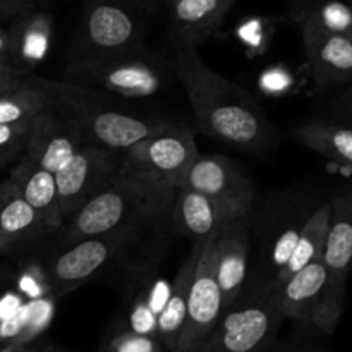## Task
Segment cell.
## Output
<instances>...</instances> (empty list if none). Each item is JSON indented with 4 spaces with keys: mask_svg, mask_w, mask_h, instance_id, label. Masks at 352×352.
Wrapping results in <instances>:
<instances>
[{
    "mask_svg": "<svg viewBox=\"0 0 352 352\" xmlns=\"http://www.w3.org/2000/svg\"><path fill=\"white\" fill-rule=\"evenodd\" d=\"M9 69H12L10 67L9 31H6L3 28H0V71H9Z\"/></svg>",
    "mask_w": 352,
    "mask_h": 352,
    "instance_id": "cell-32",
    "label": "cell"
},
{
    "mask_svg": "<svg viewBox=\"0 0 352 352\" xmlns=\"http://www.w3.org/2000/svg\"><path fill=\"white\" fill-rule=\"evenodd\" d=\"M172 71L191 102L201 133L248 151L272 143L274 127L256 100L213 71L195 47H177Z\"/></svg>",
    "mask_w": 352,
    "mask_h": 352,
    "instance_id": "cell-1",
    "label": "cell"
},
{
    "mask_svg": "<svg viewBox=\"0 0 352 352\" xmlns=\"http://www.w3.org/2000/svg\"><path fill=\"white\" fill-rule=\"evenodd\" d=\"M177 189L141 172H119L71 220L67 243L110 232H136L167 215Z\"/></svg>",
    "mask_w": 352,
    "mask_h": 352,
    "instance_id": "cell-2",
    "label": "cell"
},
{
    "mask_svg": "<svg viewBox=\"0 0 352 352\" xmlns=\"http://www.w3.org/2000/svg\"><path fill=\"white\" fill-rule=\"evenodd\" d=\"M170 215L179 232L192 239L195 246H199L215 239L227 222L250 213L222 205L191 189H177Z\"/></svg>",
    "mask_w": 352,
    "mask_h": 352,
    "instance_id": "cell-16",
    "label": "cell"
},
{
    "mask_svg": "<svg viewBox=\"0 0 352 352\" xmlns=\"http://www.w3.org/2000/svg\"><path fill=\"white\" fill-rule=\"evenodd\" d=\"M306 65L320 89H336L352 82V41L301 23Z\"/></svg>",
    "mask_w": 352,
    "mask_h": 352,
    "instance_id": "cell-14",
    "label": "cell"
},
{
    "mask_svg": "<svg viewBox=\"0 0 352 352\" xmlns=\"http://www.w3.org/2000/svg\"><path fill=\"white\" fill-rule=\"evenodd\" d=\"M45 229V223L24 201L16 186L9 179L3 181L0 184V254L10 253L17 244Z\"/></svg>",
    "mask_w": 352,
    "mask_h": 352,
    "instance_id": "cell-21",
    "label": "cell"
},
{
    "mask_svg": "<svg viewBox=\"0 0 352 352\" xmlns=\"http://www.w3.org/2000/svg\"><path fill=\"white\" fill-rule=\"evenodd\" d=\"M168 3H174V2H177V0H167Z\"/></svg>",
    "mask_w": 352,
    "mask_h": 352,
    "instance_id": "cell-35",
    "label": "cell"
},
{
    "mask_svg": "<svg viewBox=\"0 0 352 352\" xmlns=\"http://www.w3.org/2000/svg\"><path fill=\"white\" fill-rule=\"evenodd\" d=\"M30 124H0V168L24 153Z\"/></svg>",
    "mask_w": 352,
    "mask_h": 352,
    "instance_id": "cell-28",
    "label": "cell"
},
{
    "mask_svg": "<svg viewBox=\"0 0 352 352\" xmlns=\"http://www.w3.org/2000/svg\"><path fill=\"white\" fill-rule=\"evenodd\" d=\"M294 138L333 164L352 168V82L336 100L330 116L306 120L296 127Z\"/></svg>",
    "mask_w": 352,
    "mask_h": 352,
    "instance_id": "cell-13",
    "label": "cell"
},
{
    "mask_svg": "<svg viewBox=\"0 0 352 352\" xmlns=\"http://www.w3.org/2000/svg\"><path fill=\"white\" fill-rule=\"evenodd\" d=\"M179 189H191L244 213L253 208V184L239 165L223 155H198Z\"/></svg>",
    "mask_w": 352,
    "mask_h": 352,
    "instance_id": "cell-11",
    "label": "cell"
},
{
    "mask_svg": "<svg viewBox=\"0 0 352 352\" xmlns=\"http://www.w3.org/2000/svg\"><path fill=\"white\" fill-rule=\"evenodd\" d=\"M329 203L330 222L322 260L336 294L346 299L347 280L352 274V188L333 195Z\"/></svg>",
    "mask_w": 352,
    "mask_h": 352,
    "instance_id": "cell-17",
    "label": "cell"
},
{
    "mask_svg": "<svg viewBox=\"0 0 352 352\" xmlns=\"http://www.w3.org/2000/svg\"><path fill=\"white\" fill-rule=\"evenodd\" d=\"M34 7L24 0H0V19H16Z\"/></svg>",
    "mask_w": 352,
    "mask_h": 352,
    "instance_id": "cell-30",
    "label": "cell"
},
{
    "mask_svg": "<svg viewBox=\"0 0 352 352\" xmlns=\"http://www.w3.org/2000/svg\"><path fill=\"white\" fill-rule=\"evenodd\" d=\"M198 155L192 131L170 124L131 146L122 155V168L141 172L179 189Z\"/></svg>",
    "mask_w": 352,
    "mask_h": 352,
    "instance_id": "cell-6",
    "label": "cell"
},
{
    "mask_svg": "<svg viewBox=\"0 0 352 352\" xmlns=\"http://www.w3.org/2000/svg\"><path fill=\"white\" fill-rule=\"evenodd\" d=\"M330 222V203H322L315 208V212L309 215L308 222H306L305 229H302L301 236H299L298 244H296L294 251H292L291 258L285 263V267L278 272L277 277L267 285L268 289H277L278 285L284 284L285 280L308 267L313 261L320 260L323 256V250H325L327 241V230H329Z\"/></svg>",
    "mask_w": 352,
    "mask_h": 352,
    "instance_id": "cell-23",
    "label": "cell"
},
{
    "mask_svg": "<svg viewBox=\"0 0 352 352\" xmlns=\"http://www.w3.org/2000/svg\"><path fill=\"white\" fill-rule=\"evenodd\" d=\"M65 76L78 88H98L127 98H146L167 81V64L153 55L133 52L112 57H76Z\"/></svg>",
    "mask_w": 352,
    "mask_h": 352,
    "instance_id": "cell-4",
    "label": "cell"
},
{
    "mask_svg": "<svg viewBox=\"0 0 352 352\" xmlns=\"http://www.w3.org/2000/svg\"><path fill=\"white\" fill-rule=\"evenodd\" d=\"M122 155L86 143L55 172L64 222H71L79 210L119 172Z\"/></svg>",
    "mask_w": 352,
    "mask_h": 352,
    "instance_id": "cell-8",
    "label": "cell"
},
{
    "mask_svg": "<svg viewBox=\"0 0 352 352\" xmlns=\"http://www.w3.org/2000/svg\"><path fill=\"white\" fill-rule=\"evenodd\" d=\"M24 2L31 3V6H36V2H38V0H24Z\"/></svg>",
    "mask_w": 352,
    "mask_h": 352,
    "instance_id": "cell-34",
    "label": "cell"
},
{
    "mask_svg": "<svg viewBox=\"0 0 352 352\" xmlns=\"http://www.w3.org/2000/svg\"><path fill=\"white\" fill-rule=\"evenodd\" d=\"M109 349L110 352H157L158 346L155 337L140 336L126 330L110 342Z\"/></svg>",
    "mask_w": 352,
    "mask_h": 352,
    "instance_id": "cell-29",
    "label": "cell"
},
{
    "mask_svg": "<svg viewBox=\"0 0 352 352\" xmlns=\"http://www.w3.org/2000/svg\"><path fill=\"white\" fill-rule=\"evenodd\" d=\"M347 2H349V3H351V6H352V0H347Z\"/></svg>",
    "mask_w": 352,
    "mask_h": 352,
    "instance_id": "cell-36",
    "label": "cell"
},
{
    "mask_svg": "<svg viewBox=\"0 0 352 352\" xmlns=\"http://www.w3.org/2000/svg\"><path fill=\"white\" fill-rule=\"evenodd\" d=\"M28 76L23 72H17L9 69V71H0V96H3L6 93H9L10 89L19 88L21 85L28 81Z\"/></svg>",
    "mask_w": 352,
    "mask_h": 352,
    "instance_id": "cell-31",
    "label": "cell"
},
{
    "mask_svg": "<svg viewBox=\"0 0 352 352\" xmlns=\"http://www.w3.org/2000/svg\"><path fill=\"white\" fill-rule=\"evenodd\" d=\"M52 36L54 19L48 12L34 7L16 17L9 30L10 67L23 74H31L50 52Z\"/></svg>",
    "mask_w": 352,
    "mask_h": 352,
    "instance_id": "cell-18",
    "label": "cell"
},
{
    "mask_svg": "<svg viewBox=\"0 0 352 352\" xmlns=\"http://www.w3.org/2000/svg\"><path fill=\"white\" fill-rule=\"evenodd\" d=\"M136 232H110L69 244L45 268L48 291L55 298L81 287L93 275L133 244Z\"/></svg>",
    "mask_w": 352,
    "mask_h": 352,
    "instance_id": "cell-7",
    "label": "cell"
},
{
    "mask_svg": "<svg viewBox=\"0 0 352 352\" xmlns=\"http://www.w3.org/2000/svg\"><path fill=\"white\" fill-rule=\"evenodd\" d=\"M315 208L308 210L305 205L299 206L298 210H292L289 217L278 219L277 226L272 227L270 239L265 244L263 258V267L270 277V282L277 277L278 272L289 261L296 244H298L299 236H301L302 229H305L306 222H308L309 215L315 212ZM270 282H268V285H270Z\"/></svg>",
    "mask_w": 352,
    "mask_h": 352,
    "instance_id": "cell-25",
    "label": "cell"
},
{
    "mask_svg": "<svg viewBox=\"0 0 352 352\" xmlns=\"http://www.w3.org/2000/svg\"><path fill=\"white\" fill-rule=\"evenodd\" d=\"M170 282L157 274H148L138 282L134 294L127 302L129 332L140 336H157V323L170 294Z\"/></svg>",
    "mask_w": 352,
    "mask_h": 352,
    "instance_id": "cell-22",
    "label": "cell"
},
{
    "mask_svg": "<svg viewBox=\"0 0 352 352\" xmlns=\"http://www.w3.org/2000/svg\"><path fill=\"white\" fill-rule=\"evenodd\" d=\"M199 246L192 248L191 254L186 258L184 263L181 265V268L175 274L174 282L170 285V294H168L164 311H162L157 323V336H160L164 340H170L175 346L181 340L182 330H184L186 325L189 289H191L192 275H195L196 261H198Z\"/></svg>",
    "mask_w": 352,
    "mask_h": 352,
    "instance_id": "cell-24",
    "label": "cell"
},
{
    "mask_svg": "<svg viewBox=\"0 0 352 352\" xmlns=\"http://www.w3.org/2000/svg\"><path fill=\"white\" fill-rule=\"evenodd\" d=\"M223 311L222 294L215 275V239L199 246L198 261L188 298V315L179 346L189 351L208 339Z\"/></svg>",
    "mask_w": 352,
    "mask_h": 352,
    "instance_id": "cell-10",
    "label": "cell"
},
{
    "mask_svg": "<svg viewBox=\"0 0 352 352\" xmlns=\"http://www.w3.org/2000/svg\"><path fill=\"white\" fill-rule=\"evenodd\" d=\"M40 86L52 96V105L71 117L81 129L86 143L126 153L131 146L165 129L172 122L146 120L117 110L103 109L79 95L81 88L64 82H52L38 78Z\"/></svg>",
    "mask_w": 352,
    "mask_h": 352,
    "instance_id": "cell-3",
    "label": "cell"
},
{
    "mask_svg": "<svg viewBox=\"0 0 352 352\" xmlns=\"http://www.w3.org/2000/svg\"><path fill=\"white\" fill-rule=\"evenodd\" d=\"M299 21L352 41V6L347 0H313Z\"/></svg>",
    "mask_w": 352,
    "mask_h": 352,
    "instance_id": "cell-27",
    "label": "cell"
},
{
    "mask_svg": "<svg viewBox=\"0 0 352 352\" xmlns=\"http://www.w3.org/2000/svg\"><path fill=\"white\" fill-rule=\"evenodd\" d=\"M0 352H23V344H14V346L6 347V349H2Z\"/></svg>",
    "mask_w": 352,
    "mask_h": 352,
    "instance_id": "cell-33",
    "label": "cell"
},
{
    "mask_svg": "<svg viewBox=\"0 0 352 352\" xmlns=\"http://www.w3.org/2000/svg\"><path fill=\"white\" fill-rule=\"evenodd\" d=\"M272 291L277 296L282 316L311 323L323 332H332L336 329L344 308V299L333 291L329 270L322 258Z\"/></svg>",
    "mask_w": 352,
    "mask_h": 352,
    "instance_id": "cell-5",
    "label": "cell"
},
{
    "mask_svg": "<svg viewBox=\"0 0 352 352\" xmlns=\"http://www.w3.org/2000/svg\"><path fill=\"white\" fill-rule=\"evenodd\" d=\"M9 181L16 186L24 201L38 213L47 229H58L64 223L55 174L43 170L26 157H21L10 172Z\"/></svg>",
    "mask_w": 352,
    "mask_h": 352,
    "instance_id": "cell-20",
    "label": "cell"
},
{
    "mask_svg": "<svg viewBox=\"0 0 352 352\" xmlns=\"http://www.w3.org/2000/svg\"><path fill=\"white\" fill-rule=\"evenodd\" d=\"M236 0H177L170 6V30L177 47H195L222 24Z\"/></svg>",
    "mask_w": 352,
    "mask_h": 352,
    "instance_id": "cell-19",
    "label": "cell"
},
{
    "mask_svg": "<svg viewBox=\"0 0 352 352\" xmlns=\"http://www.w3.org/2000/svg\"><path fill=\"white\" fill-rule=\"evenodd\" d=\"M140 52V24L127 7L96 0L86 7L79 26L78 57H112Z\"/></svg>",
    "mask_w": 352,
    "mask_h": 352,
    "instance_id": "cell-9",
    "label": "cell"
},
{
    "mask_svg": "<svg viewBox=\"0 0 352 352\" xmlns=\"http://www.w3.org/2000/svg\"><path fill=\"white\" fill-rule=\"evenodd\" d=\"M85 144L86 140L78 124L50 105L30 122L23 157L55 174Z\"/></svg>",
    "mask_w": 352,
    "mask_h": 352,
    "instance_id": "cell-12",
    "label": "cell"
},
{
    "mask_svg": "<svg viewBox=\"0 0 352 352\" xmlns=\"http://www.w3.org/2000/svg\"><path fill=\"white\" fill-rule=\"evenodd\" d=\"M50 105L52 96L30 74L24 85L0 96V124H30Z\"/></svg>",
    "mask_w": 352,
    "mask_h": 352,
    "instance_id": "cell-26",
    "label": "cell"
},
{
    "mask_svg": "<svg viewBox=\"0 0 352 352\" xmlns=\"http://www.w3.org/2000/svg\"><path fill=\"white\" fill-rule=\"evenodd\" d=\"M250 261V215L237 217L223 226L215 237V275L222 294L223 309L241 294Z\"/></svg>",
    "mask_w": 352,
    "mask_h": 352,
    "instance_id": "cell-15",
    "label": "cell"
}]
</instances>
